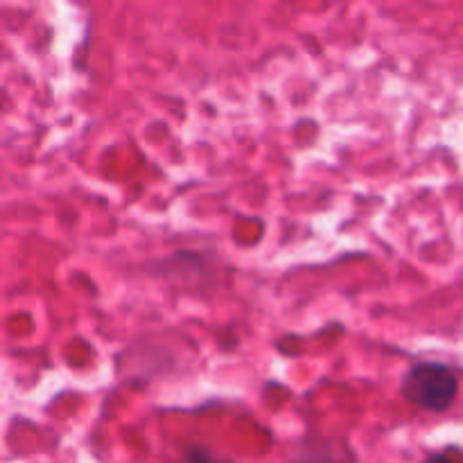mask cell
<instances>
[{
	"instance_id": "cell-1",
	"label": "cell",
	"mask_w": 463,
	"mask_h": 463,
	"mask_svg": "<svg viewBox=\"0 0 463 463\" xmlns=\"http://www.w3.org/2000/svg\"><path fill=\"white\" fill-rule=\"evenodd\" d=\"M401 398L419 410L443 414L459 396V378L443 362H414L401 383Z\"/></svg>"
},
{
	"instance_id": "cell-2",
	"label": "cell",
	"mask_w": 463,
	"mask_h": 463,
	"mask_svg": "<svg viewBox=\"0 0 463 463\" xmlns=\"http://www.w3.org/2000/svg\"><path fill=\"white\" fill-rule=\"evenodd\" d=\"M185 463H229V461L211 455L206 448H188V450H185Z\"/></svg>"
},
{
	"instance_id": "cell-3",
	"label": "cell",
	"mask_w": 463,
	"mask_h": 463,
	"mask_svg": "<svg viewBox=\"0 0 463 463\" xmlns=\"http://www.w3.org/2000/svg\"><path fill=\"white\" fill-rule=\"evenodd\" d=\"M423 463H457V461L450 459L448 455H430Z\"/></svg>"
}]
</instances>
